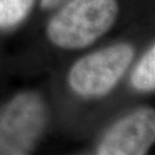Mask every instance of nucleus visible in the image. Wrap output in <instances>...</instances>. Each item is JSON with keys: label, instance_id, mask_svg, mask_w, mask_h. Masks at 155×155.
I'll return each mask as SVG.
<instances>
[{"label": "nucleus", "instance_id": "3", "mask_svg": "<svg viewBox=\"0 0 155 155\" xmlns=\"http://www.w3.org/2000/svg\"><path fill=\"white\" fill-rule=\"evenodd\" d=\"M133 56L134 50L127 43L93 52L72 66L68 75L69 85L81 97H102L121 79Z\"/></svg>", "mask_w": 155, "mask_h": 155}, {"label": "nucleus", "instance_id": "7", "mask_svg": "<svg viewBox=\"0 0 155 155\" xmlns=\"http://www.w3.org/2000/svg\"><path fill=\"white\" fill-rule=\"evenodd\" d=\"M62 0H41V7L45 9H48L52 7H55L56 5H59Z\"/></svg>", "mask_w": 155, "mask_h": 155}, {"label": "nucleus", "instance_id": "5", "mask_svg": "<svg viewBox=\"0 0 155 155\" xmlns=\"http://www.w3.org/2000/svg\"><path fill=\"white\" fill-rule=\"evenodd\" d=\"M134 89L150 92L155 89V47L152 45L138 62L131 77Z\"/></svg>", "mask_w": 155, "mask_h": 155}, {"label": "nucleus", "instance_id": "4", "mask_svg": "<svg viewBox=\"0 0 155 155\" xmlns=\"http://www.w3.org/2000/svg\"><path fill=\"white\" fill-rule=\"evenodd\" d=\"M155 140V113L141 108L116 122L98 146L99 155H143Z\"/></svg>", "mask_w": 155, "mask_h": 155}, {"label": "nucleus", "instance_id": "1", "mask_svg": "<svg viewBox=\"0 0 155 155\" xmlns=\"http://www.w3.org/2000/svg\"><path fill=\"white\" fill-rule=\"evenodd\" d=\"M117 14L116 0H71L50 20L46 35L60 48H85L114 25Z\"/></svg>", "mask_w": 155, "mask_h": 155}, {"label": "nucleus", "instance_id": "6", "mask_svg": "<svg viewBox=\"0 0 155 155\" xmlns=\"http://www.w3.org/2000/svg\"><path fill=\"white\" fill-rule=\"evenodd\" d=\"M35 0H0V29H12L29 15Z\"/></svg>", "mask_w": 155, "mask_h": 155}, {"label": "nucleus", "instance_id": "2", "mask_svg": "<svg viewBox=\"0 0 155 155\" xmlns=\"http://www.w3.org/2000/svg\"><path fill=\"white\" fill-rule=\"evenodd\" d=\"M47 123V109L35 92L17 94L0 107V155L29 154Z\"/></svg>", "mask_w": 155, "mask_h": 155}]
</instances>
